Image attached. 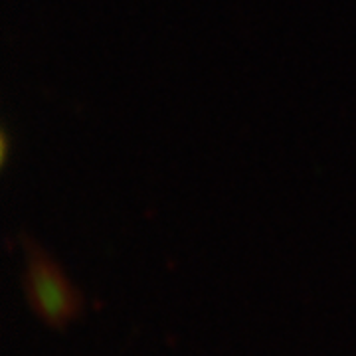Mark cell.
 I'll use <instances>...</instances> for the list:
<instances>
[{
    "label": "cell",
    "mask_w": 356,
    "mask_h": 356,
    "mask_svg": "<svg viewBox=\"0 0 356 356\" xmlns=\"http://www.w3.org/2000/svg\"><path fill=\"white\" fill-rule=\"evenodd\" d=\"M8 133L6 131H2V137H0V147H2V151H0V161H2V165H6V161H8Z\"/></svg>",
    "instance_id": "cell-2"
},
{
    "label": "cell",
    "mask_w": 356,
    "mask_h": 356,
    "mask_svg": "<svg viewBox=\"0 0 356 356\" xmlns=\"http://www.w3.org/2000/svg\"><path fill=\"white\" fill-rule=\"evenodd\" d=\"M26 275L24 291L32 311L51 329H64L81 315L83 297L65 277L58 261L38 243L24 238Z\"/></svg>",
    "instance_id": "cell-1"
}]
</instances>
